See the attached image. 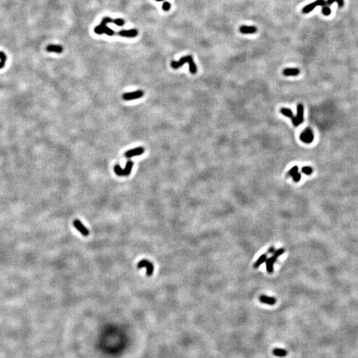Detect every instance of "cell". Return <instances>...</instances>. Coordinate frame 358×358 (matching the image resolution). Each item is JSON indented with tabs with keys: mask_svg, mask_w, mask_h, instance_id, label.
Here are the masks:
<instances>
[{
	"mask_svg": "<svg viewBox=\"0 0 358 358\" xmlns=\"http://www.w3.org/2000/svg\"><path fill=\"white\" fill-rule=\"evenodd\" d=\"M186 63H188L189 70H190L191 73L193 74V75L196 73L197 67H196L195 63H194V60H193L192 56H183L178 62L172 61L171 67L175 69H177V68L182 67V66H183Z\"/></svg>",
	"mask_w": 358,
	"mask_h": 358,
	"instance_id": "obj_1",
	"label": "cell"
},
{
	"mask_svg": "<svg viewBox=\"0 0 358 358\" xmlns=\"http://www.w3.org/2000/svg\"><path fill=\"white\" fill-rule=\"evenodd\" d=\"M143 267L147 268V275L148 277L151 276L154 272V265L151 261L147 259H142L137 263V268L141 269Z\"/></svg>",
	"mask_w": 358,
	"mask_h": 358,
	"instance_id": "obj_2",
	"label": "cell"
},
{
	"mask_svg": "<svg viewBox=\"0 0 358 358\" xmlns=\"http://www.w3.org/2000/svg\"><path fill=\"white\" fill-rule=\"evenodd\" d=\"M300 139L304 143L308 144L311 143L314 140L313 132L310 128H306L300 134Z\"/></svg>",
	"mask_w": 358,
	"mask_h": 358,
	"instance_id": "obj_3",
	"label": "cell"
},
{
	"mask_svg": "<svg viewBox=\"0 0 358 358\" xmlns=\"http://www.w3.org/2000/svg\"><path fill=\"white\" fill-rule=\"evenodd\" d=\"M325 6H326V2L324 0H316V2L308 4V5L304 7L302 10V12L303 13H308L313 10L317 6H322L323 7Z\"/></svg>",
	"mask_w": 358,
	"mask_h": 358,
	"instance_id": "obj_4",
	"label": "cell"
},
{
	"mask_svg": "<svg viewBox=\"0 0 358 358\" xmlns=\"http://www.w3.org/2000/svg\"><path fill=\"white\" fill-rule=\"evenodd\" d=\"M143 95H144V92L142 91V90H139L135 92L125 93V94H123L122 98L124 100L128 101V100H135V99H138V98H141L143 96Z\"/></svg>",
	"mask_w": 358,
	"mask_h": 358,
	"instance_id": "obj_5",
	"label": "cell"
},
{
	"mask_svg": "<svg viewBox=\"0 0 358 358\" xmlns=\"http://www.w3.org/2000/svg\"><path fill=\"white\" fill-rule=\"evenodd\" d=\"M73 225L75 226V228L79 231L82 236H88L89 235V230L87 229V228L86 227V226L82 223V221L79 220H75L73 221Z\"/></svg>",
	"mask_w": 358,
	"mask_h": 358,
	"instance_id": "obj_6",
	"label": "cell"
},
{
	"mask_svg": "<svg viewBox=\"0 0 358 358\" xmlns=\"http://www.w3.org/2000/svg\"><path fill=\"white\" fill-rule=\"evenodd\" d=\"M145 151V149L143 147H137L133 149H131L126 151L125 153V156L127 158H131L135 157V156L141 155Z\"/></svg>",
	"mask_w": 358,
	"mask_h": 358,
	"instance_id": "obj_7",
	"label": "cell"
},
{
	"mask_svg": "<svg viewBox=\"0 0 358 358\" xmlns=\"http://www.w3.org/2000/svg\"><path fill=\"white\" fill-rule=\"evenodd\" d=\"M277 257H276L274 256L267 259V260L265 261V265H266L267 271L269 273H272L273 272L274 264H275V263L277 261Z\"/></svg>",
	"mask_w": 358,
	"mask_h": 358,
	"instance_id": "obj_8",
	"label": "cell"
},
{
	"mask_svg": "<svg viewBox=\"0 0 358 358\" xmlns=\"http://www.w3.org/2000/svg\"><path fill=\"white\" fill-rule=\"evenodd\" d=\"M281 114H283L284 115V116L291 118V120H292V122H293V125L294 126H298L299 125L298 123V121L297 120V118H296V116L294 117L293 116V113H292L291 110L290 109L282 108L281 110Z\"/></svg>",
	"mask_w": 358,
	"mask_h": 358,
	"instance_id": "obj_9",
	"label": "cell"
},
{
	"mask_svg": "<svg viewBox=\"0 0 358 358\" xmlns=\"http://www.w3.org/2000/svg\"><path fill=\"white\" fill-rule=\"evenodd\" d=\"M259 300L263 304H268V305H274L276 303L277 300L273 297H269L267 295H261L259 297Z\"/></svg>",
	"mask_w": 358,
	"mask_h": 358,
	"instance_id": "obj_10",
	"label": "cell"
},
{
	"mask_svg": "<svg viewBox=\"0 0 358 358\" xmlns=\"http://www.w3.org/2000/svg\"><path fill=\"white\" fill-rule=\"evenodd\" d=\"M138 34V32L136 29H130V30H122L118 32V35L126 37H135Z\"/></svg>",
	"mask_w": 358,
	"mask_h": 358,
	"instance_id": "obj_11",
	"label": "cell"
},
{
	"mask_svg": "<svg viewBox=\"0 0 358 358\" xmlns=\"http://www.w3.org/2000/svg\"><path fill=\"white\" fill-rule=\"evenodd\" d=\"M240 31L243 34H253L257 32V29L254 26L242 25L240 28Z\"/></svg>",
	"mask_w": 358,
	"mask_h": 358,
	"instance_id": "obj_12",
	"label": "cell"
},
{
	"mask_svg": "<svg viewBox=\"0 0 358 358\" xmlns=\"http://www.w3.org/2000/svg\"><path fill=\"white\" fill-rule=\"evenodd\" d=\"M298 125H300L304 121V107L302 104L297 106V115L296 116Z\"/></svg>",
	"mask_w": 358,
	"mask_h": 358,
	"instance_id": "obj_13",
	"label": "cell"
},
{
	"mask_svg": "<svg viewBox=\"0 0 358 358\" xmlns=\"http://www.w3.org/2000/svg\"><path fill=\"white\" fill-rule=\"evenodd\" d=\"M283 75L287 76H295L299 75L300 71L298 68H286L283 72Z\"/></svg>",
	"mask_w": 358,
	"mask_h": 358,
	"instance_id": "obj_14",
	"label": "cell"
},
{
	"mask_svg": "<svg viewBox=\"0 0 358 358\" xmlns=\"http://www.w3.org/2000/svg\"><path fill=\"white\" fill-rule=\"evenodd\" d=\"M46 50L48 52H54L57 53H61L63 51V48L60 45L57 44H50L47 47Z\"/></svg>",
	"mask_w": 358,
	"mask_h": 358,
	"instance_id": "obj_15",
	"label": "cell"
},
{
	"mask_svg": "<svg viewBox=\"0 0 358 358\" xmlns=\"http://www.w3.org/2000/svg\"><path fill=\"white\" fill-rule=\"evenodd\" d=\"M267 254H263V255H261V256L257 259V260L256 261V263H254L253 268H255V269L259 268V267H260L263 264V263H265V261L267 260Z\"/></svg>",
	"mask_w": 358,
	"mask_h": 358,
	"instance_id": "obj_16",
	"label": "cell"
},
{
	"mask_svg": "<svg viewBox=\"0 0 358 358\" xmlns=\"http://www.w3.org/2000/svg\"><path fill=\"white\" fill-rule=\"evenodd\" d=\"M133 165V162L131 160H129L126 163V165L124 169H123V176H128L131 173V169Z\"/></svg>",
	"mask_w": 358,
	"mask_h": 358,
	"instance_id": "obj_17",
	"label": "cell"
},
{
	"mask_svg": "<svg viewBox=\"0 0 358 358\" xmlns=\"http://www.w3.org/2000/svg\"><path fill=\"white\" fill-rule=\"evenodd\" d=\"M273 353L277 357H285L287 354V352L285 350V349H280V348H275L273 349Z\"/></svg>",
	"mask_w": 358,
	"mask_h": 358,
	"instance_id": "obj_18",
	"label": "cell"
},
{
	"mask_svg": "<svg viewBox=\"0 0 358 358\" xmlns=\"http://www.w3.org/2000/svg\"><path fill=\"white\" fill-rule=\"evenodd\" d=\"M334 2L338 3L339 7H342L344 6V0H327V2H326V6L330 7V6Z\"/></svg>",
	"mask_w": 358,
	"mask_h": 358,
	"instance_id": "obj_19",
	"label": "cell"
},
{
	"mask_svg": "<svg viewBox=\"0 0 358 358\" xmlns=\"http://www.w3.org/2000/svg\"><path fill=\"white\" fill-rule=\"evenodd\" d=\"M101 25L103 27V30H104V33H106V35H108L109 36H112L114 35V31L111 29L110 28H109L108 27H107V25H102L101 24Z\"/></svg>",
	"mask_w": 358,
	"mask_h": 358,
	"instance_id": "obj_20",
	"label": "cell"
},
{
	"mask_svg": "<svg viewBox=\"0 0 358 358\" xmlns=\"http://www.w3.org/2000/svg\"><path fill=\"white\" fill-rule=\"evenodd\" d=\"M298 172V168L297 166H294L293 168H291V169L289 170V171L287 173V176H291V177H293V176Z\"/></svg>",
	"mask_w": 358,
	"mask_h": 358,
	"instance_id": "obj_21",
	"label": "cell"
},
{
	"mask_svg": "<svg viewBox=\"0 0 358 358\" xmlns=\"http://www.w3.org/2000/svg\"><path fill=\"white\" fill-rule=\"evenodd\" d=\"M301 171L304 174H305L306 175H311L312 173V171H313L312 168L310 167H304L303 168H302Z\"/></svg>",
	"mask_w": 358,
	"mask_h": 358,
	"instance_id": "obj_22",
	"label": "cell"
},
{
	"mask_svg": "<svg viewBox=\"0 0 358 358\" xmlns=\"http://www.w3.org/2000/svg\"><path fill=\"white\" fill-rule=\"evenodd\" d=\"M284 253H285V249H284V248H279V249L275 251V252L273 253V256L278 258L279 257L281 256Z\"/></svg>",
	"mask_w": 358,
	"mask_h": 358,
	"instance_id": "obj_23",
	"label": "cell"
},
{
	"mask_svg": "<svg viewBox=\"0 0 358 358\" xmlns=\"http://www.w3.org/2000/svg\"><path fill=\"white\" fill-rule=\"evenodd\" d=\"M114 171L117 175L123 176V169L120 166L118 165V164L114 167Z\"/></svg>",
	"mask_w": 358,
	"mask_h": 358,
	"instance_id": "obj_24",
	"label": "cell"
},
{
	"mask_svg": "<svg viewBox=\"0 0 358 358\" xmlns=\"http://www.w3.org/2000/svg\"><path fill=\"white\" fill-rule=\"evenodd\" d=\"M322 13H323L324 15H326V16H327V15H330V13H331V10H330V7L326 6H324V7H322Z\"/></svg>",
	"mask_w": 358,
	"mask_h": 358,
	"instance_id": "obj_25",
	"label": "cell"
},
{
	"mask_svg": "<svg viewBox=\"0 0 358 358\" xmlns=\"http://www.w3.org/2000/svg\"><path fill=\"white\" fill-rule=\"evenodd\" d=\"M94 32L98 35H102L104 33V30H103V27L101 25L95 27V29H94Z\"/></svg>",
	"mask_w": 358,
	"mask_h": 358,
	"instance_id": "obj_26",
	"label": "cell"
},
{
	"mask_svg": "<svg viewBox=\"0 0 358 358\" xmlns=\"http://www.w3.org/2000/svg\"><path fill=\"white\" fill-rule=\"evenodd\" d=\"M114 23V20L112 18H110L109 17H104V19H102L101 24H102V25H107L108 23Z\"/></svg>",
	"mask_w": 358,
	"mask_h": 358,
	"instance_id": "obj_27",
	"label": "cell"
},
{
	"mask_svg": "<svg viewBox=\"0 0 358 358\" xmlns=\"http://www.w3.org/2000/svg\"><path fill=\"white\" fill-rule=\"evenodd\" d=\"M114 23H115L117 26H123V25L125 24V21L124 20H123L121 19H115L114 20Z\"/></svg>",
	"mask_w": 358,
	"mask_h": 358,
	"instance_id": "obj_28",
	"label": "cell"
},
{
	"mask_svg": "<svg viewBox=\"0 0 358 358\" xmlns=\"http://www.w3.org/2000/svg\"><path fill=\"white\" fill-rule=\"evenodd\" d=\"M171 3L167 2H165L163 4V10L166 11L169 10L171 9Z\"/></svg>",
	"mask_w": 358,
	"mask_h": 358,
	"instance_id": "obj_29",
	"label": "cell"
},
{
	"mask_svg": "<svg viewBox=\"0 0 358 358\" xmlns=\"http://www.w3.org/2000/svg\"><path fill=\"white\" fill-rule=\"evenodd\" d=\"M293 180L294 181L295 183H298V182H299V181H300V179H301V175H300L299 173V172H297V174L294 175L293 176Z\"/></svg>",
	"mask_w": 358,
	"mask_h": 358,
	"instance_id": "obj_30",
	"label": "cell"
},
{
	"mask_svg": "<svg viewBox=\"0 0 358 358\" xmlns=\"http://www.w3.org/2000/svg\"><path fill=\"white\" fill-rule=\"evenodd\" d=\"M275 249L273 246H271L269 248L268 251H267V253H269V254H273V253L275 252Z\"/></svg>",
	"mask_w": 358,
	"mask_h": 358,
	"instance_id": "obj_31",
	"label": "cell"
},
{
	"mask_svg": "<svg viewBox=\"0 0 358 358\" xmlns=\"http://www.w3.org/2000/svg\"><path fill=\"white\" fill-rule=\"evenodd\" d=\"M156 1H157V2H162V1H163V0H156Z\"/></svg>",
	"mask_w": 358,
	"mask_h": 358,
	"instance_id": "obj_32",
	"label": "cell"
}]
</instances>
